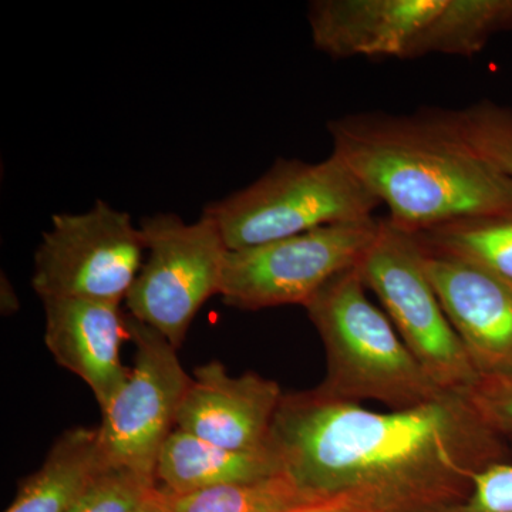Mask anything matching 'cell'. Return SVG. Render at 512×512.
Returning a JSON list of instances; mask_svg holds the SVG:
<instances>
[{
    "label": "cell",
    "instance_id": "1",
    "mask_svg": "<svg viewBox=\"0 0 512 512\" xmlns=\"http://www.w3.org/2000/svg\"><path fill=\"white\" fill-rule=\"evenodd\" d=\"M268 446L313 500L345 498L365 512H436L466 500L474 477L510 448L468 392L376 412L318 387L282 396Z\"/></svg>",
    "mask_w": 512,
    "mask_h": 512
},
{
    "label": "cell",
    "instance_id": "20",
    "mask_svg": "<svg viewBox=\"0 0 512 512\" xmlns=\"http://www.w3.org/2000/svg\"><path fill=\"white\" fill-rule=\"evenodd\" d=\"M436 512H512V463L498 461L484 468L466 500Z\"/></svg>",
    "mask_w": 512,
    "mask_h": 512
},
{
    "label": "cell",
    "instance_id": "7",
    "mask_svg": "<svg viewBox=\"0 0 512 512\" xmlns=\"http://www.w3.org/2000/svg\"><path fill=\"white\" fill-rule=\"evenodd\" d=\"M138 227L147 258L124 301L128 315L178 349L204 303L220 295L229 249L217 221L205 212L195 222L161 212Z\"/></svg>",
    "mask_w": 512,
    "mask_h": 512
},
{
    "label": "cell",
    "instance_id": "13",
    "mask_svg": "<svg viewBox=\"0 0 512 512\" xmlns=\"http://www.w3.org/2000/svg\"><path fill=\"white\" fill-rule=\"evenodd\" d=\"M42 302L47 349L60 366L92 389L100 409H106L130 375L121 362L127 315L119 303L70 298Z\"/></svg>",
    "mask_w": 512,
    "mask_h": 512
},
{
    "label": "cell",
    "instance_id": "10",
    "mask_svg": "<svg viewBox=\"0 0 512 512\" xmlns=\"http://www.w3.org/2000/svg\"><path fill=\"white\" fill-rule=\"evenodd\" d=\"M126 320L136 360L127 382L101 410L103 420L97 429L101 456L109 468L156 480L158 457L175 430L191 377L168 339L128 313Z\"/></svg>",
    "mask_w": 512,
    "mask_h": 512
},
{
    "label": "cell",
    "instance_id": "22",
    "mask_svg": "<svg viewBox=\"0 0 512 512\" xmlns=\"http://www.w3.org/2000/svg\"><path fill=\"white\" fill-rule=\"evenodd\" d=\"M289 512H365L356 508L355 505L348 503L345 498H323V500L312 501V503L303 504L301 507Z\"/></svg>",
    "mask_w": 512,
    "mask_h": 512
},
{
    "label": "cell",
    "instance_id": "12",
    "mask_svg": "<svg viewBox=\"0 0 512 512\" xmlns=\"http://www.w3.org/2000/svg\"><path fill=\"white\" fill-rule=\"evenodd\" d=\"M282 396L274 380L256 373L234 377L214 360L195 369L175 429L229 450H262Z\"/></svg>",
    "mask_w": 512,
    "mask_h": 512
},
{
    "label": "cell",
    "instance_id": "4",
    "mask_svg": "<svg viewBox=\"0 0 512 512\" xmlns=\"http://www.w3.org/2000/svg\"><path fill=\"white\" fill-rule=\"evenodd\" d=\"M367 291L356 265L333 278L305 305L326 353L320 392L343 402L375 400L392 410L419 406L446 393Z\"/></svg>",
    "mask_w": 512,
    "mask_h": 512
},
{
    "label": "cell",
    "instance_id": "3",
    "mask_svg": "<svg viewBox=\"0 0 512 512\" xmlns=\"http://www.w3.org/2000/svg\"><path fill=\"white\" fill-rule=\"evenodd\" d=\"M313 46L335 59L473 56L512 30V0H316Z\"/></svg>",
    "mask_w": 512,
    "mask_h": 512
},
{
    "label": "cell",
    "instance_id": "8",
    "mask_svg": "<svg viewBox=\"0 0 512 512\" xmlns=\"http://www.w3.org/2000/svg\"><path fill=\"white\" fill-rule=\"evenodd\" d=\"M147 254L128 212L97 200L82 214H56L35 254L32 286L45 299L126 301Z\"/></svg>",
    "mask_w": 512,
    "mask_h": 512
},
{
    "label": "cell",
    "instance_id": "9",
    "mask_svg": "<svg viewBox=\"0 0 512 512\" xmlns=\"http://www.w3.org/2000/svg\"><path fill=\"white\" fill-rule=\"evenodd\" d=\"M379 227L380 221L370 218L229 251L220 295L244 311L305 306L333 278L359 264Z\"/></svg>",
    "mask_w": 512,
    "mask_h": 512
},
{
    "label": "cell",
    "instance_id": "11",
    "mask_svg": "<svg viewBox=\"0 0 512 512\" xmlns=\"http://www.w3.org/2000/svg\"><path fill=\"white\" fill-rule=\"evenodd\" d=\"M423 254L431 285L480 379L512 375V285L450 256L424 248Z\"/></svg>",
    "mask_w": 512,
    "mask_h": 512
},
{
    "label": "cell",
    "instance_id": "19",
    "mask_svg": "<svg viewBox=\"0 0 512 512\" xmlns=\"http://www.w3.org/2000/svg\"><path fill=\"white\" fill-rule=\"evenodd\" d=\"M158 484L124 468H107L69 512H133L156 493Z\"/></svg>",
    "mask_w": 512,
    "mask_h": 512
},
{
    "label": "cell",
    "instance_id": "23",
    "mask_svg": "<svg viewBox=\"0 0 512 512\" xmlns=\"http://www.w3.org/2000/svg\"><path fill=\"white\" fill-rule=\"evenodd\" d=\"M133 512H173L170 505H168L167 495L160 487L157 488L156 493L151 495L146 503L141 504L136 511Z\"/></svg>",
    "mask_w": 512,
    "mask_h": 512
},
{
    "label": "cell",
    "instance_id": "2",
    "mask_svg": "<svg viewBox=\"0 0 512 512\" xmlns=\"http://www.w3.org/2000/svg\"><path fill=\"white\" fill-rule=\"evenodd\" d=\"M332 153L420 234L466 218L512 214V180L467 143L448 110L350 114L329 121Z\"/></svg>",
    "mask_w": 512,
    "mask_h": 512
},
{
    "label": "cell",
    "instance_id": "16",
    "mask_svg": "<svg viewBox=\"0 0 512 512\" xmlns=\"http://www.w3.org/2000/svg\"><path fill=\"white\" fill-rule=\"evenodd\" d=\"M413 235L426 251L477 266L512 285V214L466 218Z\"/></svg>",
    "mask_w": 512,
    "mask_h": 512
},
{
    "label": "cell",
    "instance_id": "15",
    "mask_svg": "<svg viewBox=\"0 0 512 512\" xmlns=\"http://www.w3.org/2000/svg\"><path fill=\"white\" fill-rule=\"evenodd\" d=\"M107 468L97 429L66 430L42 467L20 484L5 512H69Z\"/></svg>",
    "mask_w": 512,
    "mask_h": 512
},
{
    "label": "cell",
    "instance_id": "18",
    "mask_svg": "<svg viewBox=\"0 0 512 512\" xmlns=\"http://www.w3.org/2000/svg\"><path fill=\"white\" fill-rule=\"evenodd\" d=\"M448 114L467 143L512 180V111L481 101Z\"/></svg>",
    "mask_w": 512,
    "mask_h": 512
},
{
    "label": "cell",
    "instance_id": "5",
    "mask_svg": "<svg viewBox=\"0 0 512 512\" xmlns=\"http://www.w3.org/2000/svg\"><path fill=\"white\" fill-rule=\"evenodd\" d=\"M379 200L335 154L319 163L278 161L261 178L211 202L229 251L258 247L312 229L373 218Z\"/></svg>",
    "mask_w": 512,
    "mask_h": 512
},
{
    "label": "cell",
    "instance_id": "17",
    "mask_svg": "<svg viewBox=\"0 0 512 512\" xmlns=\"http://www.w3.org/2000/svg\"><path fill=\"white\" fill-rule=\"evenodd\" d=\"M165 495L173 512H289L316 501L303 494L285 474L192 494Z\"/></svg>",
    "mask_w": 512,
    "mask_h": 512
},
{
    "label": "cell",
    "instance_id": "14",
    "mask_svg": "<svg viewBox=\"0 0 512 512\" xmlns=\"http://www.w3.org/2000/svg\"><path fill=\"white\" fill-rule=\"evenodd\" d=\"M284 474L271 447L238 451L175 429L158 457V487L171 495L210 490L221 485L254 483Z\"/></svg>",
    "mask_w": 512,
    "mask_h": 512
},
{
    "label": "cell",
    "instance_id": "6",
    "mask_svg": "<svg viewBox=\"0 0 512 512\" xmlns=\"http://www.w3.org/2000/svg\"><path fill=\"white\" fill-rule=\"evenodd\" d=\"M357 269L437 386L446 392H468L476 386L480 375L431 285L423 248L413 234L380 221L375 241Z\"/></svg>",
    "mask_w": 512,
    "mask_h": 512
},
{
    "label": "cell",
    "instance_id": "21",
    "mask_svg": "<svg viewBox=\"0 0 512 512\" xmlns=\"http://www.w3.org/2000/svg\"><path fill=\"white\" fill-rule=\"evenodd\" d=\"M485 423L512 446V375L481 377L476 386L468 390ZM511 451V448H510Z\"/></svg>",
    "mask_w": 512,
    "mask_h": 512
}]
</instances>
